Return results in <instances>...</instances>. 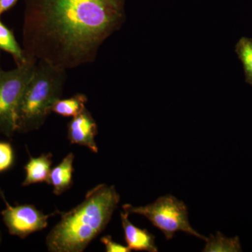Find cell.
Wrapping results in <instances>:
<instances>
[{
  "label": "cell",
  "instance_id": "5b68a950",
  "mask_svg": "<svg viewBox=\"0 0 252 252\" xmlns=\"http://www.w3.org/2000/svg\"><path fill=\"white\" fill-rule=\"evenodd\" d=\"M36 61H28L9 71H0V134L12 138L16 132L18 101L31 79Z\"/></svg>",
  "mask_w": 252,
  "mask_h": 252
},
{
  "label": "cell",
  "instance_id": "277c9868",
  "mask_svg": "<svg viewBox=\"0 0 252 252\" xmlns=\"http://www.w3.org/2000/svg\"><path fill=\"white\" fill-rule=\"evenodd\" d=\"M122 208L129 215L136 214L145 217L163 233L167 240H171L179 231L193 235L204 241L207 240L206 237L199 233L189 223L188 209L185 203L173 195L167 194L145 206L134 207L125 204Z\"/></svg>",
  "mask_w": 252,
  "mask_h": 252
},
{
  "label": "cell",
  "instance_id": "9a60e30c",
  "mask_svg": "<svg viewBox=\"0 0 252 252\" xmlns=\"http://www.w3.org/2000/svg\"><path fill=\"white\" fill-rule=\"evenodd\" d=\"M16 154L12 144L0 140V174L9 171L14 167Z\"/></svg>",
  "mask_w": 252,
  "mask_h": 252
},
{
  "label": "cell",
  "instance_id": "ac0fdd59",
  "mask_svg": "<svg viewBox=\"0 0 252 252\" xmlns=\"http://www.w3.org/2000/svg\"><path fill=\"white\" fill-rule=\"evenodd\" d=\"M1 243H2V233H1V230H0V246H1Z\"/></svg>",
  "mask_w": 252,
  "mask_h": 252
},
{
  "label": "cell",
  "instance_id": "7a4b0ae2",
  "mask_svg": "<svg viewBox=\"0 0 252 252\" xmlns=\"http://www.w3.org/2000/svg\"><path fill=\"white\" fill-rule=\"evenodd\" d=\"M114 186L101 184L86 193L82 203L56 214L61 220L46 238L51 252H83L107 228L120 202Z\"/></svg>",
  "mask_w": 252,
  "mask_h": 252
},
{
  "label": "cell",
  "instance_id": "30bf717a",
  "mask_svg": "<svg viewBox=\"0 0 252 252\" xmlns=\"http://www.w3.org/2000/svg\"><path fill=\"white\" fill-rule=\"evenodd\" d=\"M74 160V154H68L62 161L51 169L47 184L52 186L55 195H61L72 187Z\"/></svg>",
  "mask_w": 252,
  "mask_h": 252
},
{
  "label": "cell",
  "instance_id": "9c48e42d",
  "mask_svg": "<svg viewBox=\"0 0 252 252\" xmlns=\"http://www.w3.org/2000/svg\"><path fill=\"white\" fill-rule=\"evenodd\" d=\"M52 165V154H42L39 157H32L29 153V160L24 166L26 176L21 185L22 187L44 182L48 183Z\"/></svg>",
  "mask_w": 252,
  "mask_h": 252
},
{
  "label": "cell",
  "instance_id": "6da1fadb",
  "mask_svg": "<svg viewBox=\"0 0 252 252\" xmlns=\"http://www.w3.org/2000/svg\"><path fill=\"white\" fill-rule=\"evenodd\" d=\"M23 49L28 61L67 70L94 63L126 20V0H23Z\"/></svg>",
  "mask_w": 252,
  "mask_h": 252
},
{
  "label": "cell",
  "instance_id": "5bb4252c",
  "mask_svg": "<svg viewBox=\"0 0 252 252\" xmlns=\"http://www.w3.org/2000/svg\"><path fill=\"white\" fill-rule=\"evenodd\" d=\"M235 53L243 63L245 81L252 86V39L242 37L235 46Z\"/></svg>",
  "mask_w": 252,
  "mask_h": 252
},
{
  "label": "cell",
  "instance_id": "8fae6325",
  "mask_svg": "<svg viewBox=\"0 0 252 252\" xmlns=\"http://www.w3.org/2000/svg\"><path fill=\"white\" fill-rule=\"evenodd\" d=\"M11 54L16 66L22 65L28 62L24 50L16 41L14 32L0 19V51Z\"/></svg>",
  "mask_w": 252,
  "mask_h": 252
},
{
  "label": "cell",
  "instance_id": "d6986e66",
  "mask_svg": "<svg viewBox=\"0 0 252 252\" xmlns=\"http://www.w3.org/2000/svg\"><path fill=\"white\" fill-rule=\"evenodd\" d=\"M1 52H0V71L1 70Z\"/></svg>",
  "mask_w": 252,
  "mask_h": 252
},
{
  "label": "cell",
  "instance_id": "7c38bea8",
  "mask_svg": "<svg viewBox=\"0 0 252 252\" xmlns=\"http://www.w3.org/2000/svg\"><path fill=\"white\" fill-rule=\"evenodd\" d=\"M88 97L85 94H77L69 98L59 99L51 108V112L63 117H74L86 108Z\"/></svg>",
  "mask_w": 252,
  "mask_h": 252
},
{
  "label": "cell",
  "instance_id": "3957f363",
  "mask_svg": "<svg viewBox=\"0 0 252 252\" xmlns=\"http://www.w3.org/2000/svg\"><path fill=\"white\" fill-rule=\"evenodd\" d=\"M66 80L67 70L45 61L36 62L18 101L16 132L28 133L39 130L44 125L53 105L62 97Z\"/></svg>",
  "mask_w": 252,
  "mask_h": 252
},
{
  "label": "cell",
  "instance_id": "ba28073f",
  "mask_svg": "<svg viewBox=\"0 0 252 252\" xmlns=\"http://www.w3.org/2000/svg\"><path fill=\"white\" fill-rule=\"evenodd\" d=\"M129 215L121 212V220L125 235L126 243L131 251L157 252L155 236L147 229H142L132 224L128 219Z\"/></svg>",
  "mask_w": 252,
  "mask_h": 252
},
{
  "label": "cell",
  "instance_id": "4fadbf2b",
  "mask_svg": "<svg viewBox=\"0 0 252 252\" xmlns=\"http://www.w3.org/2000/svg\"><path fill=\"white\" fill-rule=\"evenodd\" d=\"M205 252H242L241 245L238 237L228 238L217 232L215 235H210L207 238Z\"/></svg>",
  "mask_w": 252,
  "mask_h": 252
},
{
  "label": "cell",
  "instance_id": "52a82bcc",
  "mask_svg": "<svg viewBox=\"0 0 252 252\" xmlns=\"http://www.w3.org/2000/svg\"><path fill=\"white\" fill-rule=\"evenodd\" d=\"M98 133L97 124L87 109L73 117L67 125V139L71 144H78L98 153L95 137Z\"/></svg>",
  "mask_w": 252,
  "mask_h": 252
},
{
  "label": "cell",
  "instance_id": "8992f818",
  "mask_svg": "<svg viewBox=\"0 0 252 252\" xmlns=\"http://www.w3.org/2000/svg\"><path fill=\"white\" fill-rule=\"evenodd\" d=\"M0 198L5 204V208L0 212L5 226L10 235L20 239H26L30 235L44 229L50 217L57 215L56 211L45 215L32 204L10 205L1 188Z\"/></svg>",
  "mask_w": 252,
  "mask_h": 252
},
{
  "label": "cell",
  "instance_id": "e0dca14e",
  "mask_svg": "<svg viewBox=\"0 0 252 252\" xmlns=\"http://www.w3.org/2000/svg\"><path fill=\"white\" fill-rule=\"evenodd\" d=\"M17 1L18 0H0V17L6 11L12 9Z\"/></svg>",
  "mask_w": 252,
  "mask_h": 252
},
{
  "label": "cell",
  "instance_id": "2e32d148",
  "mask_svg": "<svg viewBox=\"0 0 252 252\" xmlns=\"http://www.w3.org/2000/svg\"><path fill=\"white\" fill-rule=\"evenodd\" d=\"M100 242L105 247L106 251L107 252H131L130 249L127 246L121 245V244L116 243L113 240L110 235H105L102 237L100 239Z\"/></svg>",
  "mask_w": 252,
  "mask_h": 252
}]
</instances>
